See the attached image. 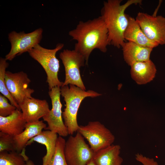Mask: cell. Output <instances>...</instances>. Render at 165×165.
<instances>
[{
  "mask_svg": "<svg viewBox=\"0 0 165 165\" xmlns=\"http://www.w3.org/2000/svg\"><path fill=\"white\" fill-rule=\"evenodd\" d=\"M68 34L77 41L74 50L84 57L86 65L94 49L105 53L109 45L108 30L101 16L85 22L79 21L75 28L70 31Z\"/></svg>",
  "mask_w": 165,
  "mask_h": 165,
  "instance_id": "1",
  "label": "cell"
},
{
  "mask_svg": "<svg viewBox=\"0 0 165 165\" xmlns=\"http://www.w3.org/2000/svg\"><path fill=\"white\" fill-rule=\"evenodd\" d=\"M122 0H108L104 1L101 11L108 31L109 45L119 48L122 47L125 40L124 34L129 22V16L125 14L126 9L133 4H141V0H128L121 4Z\"/></svg>",
  "mask_w": 165,
  "mask_h": 165,
  "instance_id": "2",
  "label": "cell"
},
{
  "mask_svg": "<svg viewBox=\"0 0 165 165\" xmlns=\"http://www.w3.org/2000/svg\"><path fill=\"white\" fill-rule=\"evenodd\" d=\"M61 95L64 98L65 107L62 113L64 124L68 134L72 135L79 128L77 121L78 110L82 100L86 97H95L101 95L94 91H87L76 86L69 84L61 87Z\"/></svg>",
  "mask_w": 165,
  "mask_h": 165,
  "instance_id": "3",
  "label": "cell"
},
{
  "mask_svg": "<svg viewBox=\"0 0 165 165\" xmlns=\"http://www.w3.org/2000/svg\"><path fill=\"white\" fill-rule=\"evenodd\" d=\"M64 46L63 43H59L54 49H49L38 44L28 52L29 55L37 61L45 70L49 90L56 86L61 87L63 85V82H61L58 78L60 64L56 54Z\"/></svg>",
  "mask_w": 165,
  "mask_h": 165,
  "instance_id": "4",
  "label": "cell"
},
{
  "mask_svg": "<svg viewBox=\"0 0 165 165\" xmlns=\"http://www.w3.org/2000/svg\"><path fill=\"white\" fill-rule=\"evenodd\" d=\"M79 132L66 141L64 157L68 165H86L93 159L95 153Z\"/></svg>",
  "mask_w": 165,
  "mask_h": 165,
  "instance_id": "5",
  "label": "cell"
},
{
  "mask_svg": "<svg viewBox=\"0 0 165 165\" xmlns=\"http://www.w3.org/2000/svg\"><path fill=\"white\" fill-rule=\"evenodd\" d=\"M77 132L86 139L95 153L113 144L115 140L110 130L98 121H90L86 125L79 126Z\"/></svg>",
  "mask_w": 165,
  "mask_h": 165,
  "instance_id": "6",
  "label": "cell"
},
{
  "mask_svg": "<svg viewBox=\"0 0 165 165\" xmlns=\"http://www.w3.org/2000/svg\"><path fill=\"white\" fill-rule=\"evenodd\" d=\"M43 30L39 28L29 33L24 31L17 32L13 31L9 33L8 38L11 44V49L5 58L12 61L16 56L28 52L39 44L42 37Z\"/></svg>",
  "mask_w": 165,
  "mask_h": 165,
  "instance_id": "7",
  "label": "cell"
},
{
  "mask_svg": "<svg viewBox=\"0 0 165 165\" xmlns=\"http://www.w3.org/2000/svg\"><path fill=\"white\" fill-rule=\"evenodd\" d=\"M59 57L62 61L65 71V79L62 86L72 84L84 90L85 87L81 79L80 68L86 64L84 57L74 50H64Z\"/></svg>",
  "mask_w": 165,
  "mask_h": 165,
  "instance_id": "8",
  "label": "cell"
},
{
  "mask_svg": "<svg viewBox=\"0 0 165 165\" xmlns=\"http://www.w3.org/2000/svg\"><path fill=\"white\" fill-rule=\"evenodd\" d=\"M49 95L51 99L52 108L42 117L48 127L45 129L56 133L59 136L65 137L68 134V129L63 120L60 100L61 87L56 86L49 90Z\"/></svg>",
  "mask_w": 165,
  "mask_h": 165,
  "instance_id": "9",
  "label": "cell"
},
{
  "mask_svg": "<svg viewBox=\"0 0 165 165\" xmlns=\"http://www.w3.org/2000/svg\"><path fill=\"white\" fill-rule=\"evenodd\" d=\"M141 30L150 40L159 45L165 44V18L139 12L135 19Z\"/></svg>",
  "mask_w": 165,
  "mask_h": 165,
  "instance_id": "10",
  "label": "cell"
},
{
  "mask_svg": "<svg viewBox=\"0 0 165 165\" xmlns=\"http://www.w3.org/2000/svg\"><path fill=\"white\" fill-rule=\"evenodd\" d=\"M5 80L8 90L19 105L25 99L32 97L34 90L28 87L31 81L26 73L6 71Z\"/></svg>",
  "mask_w": 165,
  "mask_h": 165,
  "instance_id": "11",
  "label": "cell"
},
{
  "mask_svg": "<svg viewBox=\"0 0 165 165\" xmlns=\"http://www.w3.org/2000/svg\"><path fill=\"white\" fill-rule=\"evenodd\" d=\"M19 106L27 123L39 121L50 110L46 100L33 97L25 99Z\"/></svg>",
  "mask_w": 165,
  "mask_h": 165,
  "instance_id": "12",
  "label": "cell"
},
{
  "mask_svg": "<svg viewBox=\"0 0 165 165\" xmlns=\"http://www.w3.org/2000/svg\"><path fill=\"white\" fill-rule=\"evenodd\" d=\"M125 61L131 66L138 62L146 61L150 60L153 48L142 46L133 42H125L122 47Z\"/></svg>",
  "mask_w": 165,
  "mask_h": 165,
  "instance_id": "13",
  "label": "cell"
},
{
  "mask_svg": "<svg viewBox=\"0 0 165 165\" xmlns=\"http://www.w3.org/2000/svg\"><path fill=\"white\" fill-rule=\"evenodd\" d=\"M26 123L22 112L16 108L10 115L0 116V131L15 136L24 130Z\"/></svg>",
  "mask_w": 165,
  "mask_h": 165,
  "instance_id": "14",
  "label": "cell"
},
{
  "mask_svg": "<svg viewBox=\"0 0 165 165\" xmlns=\"http://www.w3.org/2000/svg\"><path fill=\"white\" fill-rule=\"evenodd\" d=\"M124 38L138 45L153 48L159 45L149 39L141 30L135 19L129 16L128 26L124 34Z\"/></svg>",
  "mask_w": 165,
  "mask_h": 165,
  "instance_id": "15",
  "label": "cell"
},
{
  "mask_svg": "<svg viewBox=\"0 0 165 165\" xmlns=\"http://www.w3.org/2000/svg\"><path fill=\"white\" fill-rule=\"evenodd\" d=\"M130 66L131 78L139 85L146 84L152 81L155 77L156 69L150 60L135 63Z\"/></svg>",
  "mask_w": 165,
  "mask_h": 165,
  "instance_id": "16",
  "label": "cell"
},
{
  "mask_svg": "<svg viewBox=\"0 0 165 165\" xmlns=\"http://www.w3.org/2000/svg\"><path fill=\"white\" fill-rule=\"evenodd\" d=\"M46 127L42 120L27 123L24 130L20 134L14 136L16 152H20L31 139L39 134Z\"/></svg>",
  "mask_w": 165,
  "mask_h": 165,
  "instance_id": "17",
  "label": "cell"
},
{
  "mask_svg": "<svg viewBox=\"0 0 165 165\" xmlns=\"http://www.w3.org/2000/svg\"><path fill=\"white\" fill-rule=\"evenodd\" d=\"M120 151L119 145L112 144L95 153L93 160L96 165H122Z\"/></svg>",
  "mask_w": 165,
  "mask_h": 165,
  "instance_id": "18",
  "label": "cell"
},
{
  "mask_svg": "<svg viewBox=\"0 0 165 165\" xmlns=\"http://www.w3.org/2000/svg\"><path fill=\"white\" fill-rule=\"evenodd\" d=\"M58 137L56 133L50 130L43 131L29 140L26 146L30 145L34 141L45 145L46 153L42 158V165H47L55 153Z\"/></svg>",
  "mask_w": 165,
  "mask_h": 165,
  "instance_id": "19",
  "label": "cell"
},
{
  "mask_svg": "<svg viewBox=\"0 0 165 165\" xmlns=\"http://www.w3.org/2000/svg\"><path fill=\"white\" fill-rule=\"evenodd\" d=\"M28 160L24 149L20 153L16 151L0 152V165H25Z\"/></svg>",
  "mask_w": 165,
  "mask_h": 165,
  "instance_id": "20",
  "label": "cell"
},
{
  "mask_svg": "<svg viewBox=\"0 0 165 165\" xmlns=\"http://www.w3.org/2000/svg\"><path fill=\"white\" fill-rule=\"evenodd\" d=\"M9 66V63L5 58H0V92L2 94L6 97L11 104L15 106L17 109L20 110L19 105L13 97L6 86L5 76L6 68Z\"/></svg>",
  "mask_w": 165,
  "mask_h": 165,
  "instance_id": "21",
  "label": "cell"
},
{
  "mask_svg": "<svg viewBox=\"0 0 165 165\" xmlns=\"http://www.w3.org/2000/svg\"><path fill=\"white\" fill-rule=\"evenodd\" d=\"M65 142L63 137H58L55 153L47 165H68L64 154Z\"/></svg>",
  "mask_w": 165,
  "mask_h": 165,
  "instance_id": "22",
  "label": "cell"
},
{
  "mask_svg": "<svg viewBox=\"0 0 165 165\" xmlns=\"http://www.w3.org/2000/svg\"><path fill=\"white\" fill-rule=\"evenodd\" d=\"M16 151L14 136L0 132V152Z\"/></svg>",
  "mask_w": 165,
  "mask_h": 165,
  "instance_id": "23",
  "label": "cell"
},
{
  "mask_svg": "<svg viewBox=\"0 0 165 165\" xmlns=\"http://www.w3.org/2000/svg\"><path fill=\"white\" fill-rule=\"evenodd\" d=\"M8 99L2 94H0V116L6 117L11 114L17 108L10 104Z\"/></svg>",
  "mask_w": 165,
  "mask_h": 165,
  "instance_id": "24",
  "label": "cell"
},
{
  "mask_svg": "<svg viewBox=\"0 0 165 165\" xmlns=\"http://www.w3.org/2000/svg\"><path fill=\"white\" fill-rule=\"evenodd\" d=\"M136 160L142 165H158L157 162L152 158H150L138 153L135 155Z\"/></svg>",
  "mask_w": 165,
  "mask_h": 165,
  "instance_id": "25",
  "label": "cell"
},
{
  "mask_svg": "<svg viewBox=\"0 0 165 165\" xmlns=\"http://www.w3.org/2000/svg\"><path fill=\"white\" fill-rule=\"evenodd\" d=\"M25 165H35V164L32 161L28 160L26 161Z\"/></svg>",
  "mask_w": 165,
  "mask_h": 165,
  "instance_id": "26",
  "label": "cell"
},
{
  "mask_svg": "<svg viewBox=\"0 0 165 165\" xmlns=\"http://www.w3.org/2000/svg\"><path fill=\"white\" fill-rule=\"evenodd\" d=\"M86 165H96L95 163V162H94L93 160Z\"/></svg>",
  "mask_w": 165,
  "mask_h": 165,
  "instance_id": "27",
  "label": "cell"
}]
</instances>
